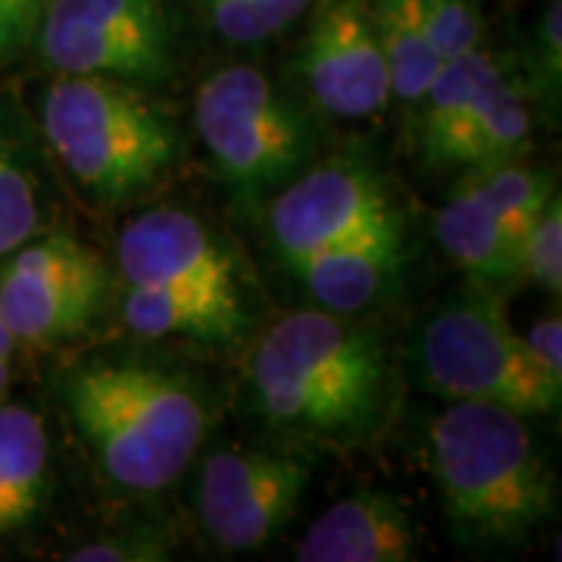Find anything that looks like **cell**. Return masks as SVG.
<instances>
[{
	"instance_id": "25",
	"label": "cell",
	"mask_w": 562,
	"mask_h": 562,
	"mask_svg": "<svg viewBox=\"0 0 562 562\" xmlns=\"http://www.w3.org/2000/svg\"><path fill=\"white\" fill-rule=\"evenodd\" d=\"M519 276L535 281L541 291L560 297L562 291V210L560 201L547 203L541 220L528 232L519 250Z\"/></svg>"
},
{
	"instance_id": "6",
	"label": "cell",
	"mask_w": 562,
	"mask_h": 562,
	"mask_svg": "<svg viewBox=\"0 0 562 562\" xmlns=\"http://www.w3.org/2000/svg\"><path fill=\"white\" fill-rule=\"evenodd\" d=\"M419 362L425 382L450 401H487L522 416L560 406L562 379L531 357L497 303L438 310L422 328Z\"/></svg>"
},
{
	"instance_id": "18",
	"label": "cell",
	"mask_w": 562,
	"mask_h": 562,
	"mask_svg": "<svg viewBox=\"0 0 562 562\" xmlns=\"http://www.w3.org/2000/svg\"><path fill=\"white\" fill-rule=\"evenodd\" d=\"M435 235L443 254L475 279L509 281L519 276L516 254L503 235L497 210L482 188L479 172L472 169L438 210Z\"/></svg>"
},
{
	"instance_id": "17",
	"label": "cell",
	"mask_w": 562,
	"mask_h": 562,
	"mask_svg": "<svg viewBox=\"0 0 562 562\" xmlns=\"http://www.w3.org/2000/svg\"><path fill=\"white\" fill-rule=\"evenodd\" d=\"M50 491V441L35 409L0 403V535L35 522Z\"/></svg>"
},
{
	"instance_id": "16",
	"label": "cell",
	"mask_w": 562,
	"mask_h": 562,
	"mask_svg": "<svg viewBox=\"0 0 562 562\" xmlns=\"http://www.w3.org/2000/svg\"><path fill=\"white\" fill-rule=\"evenodd\" d=\"M122 319L138 338H191L228 344L250 325L247 301H222L198 291H176L157 284H125Z\"/></svg>"
},
{
	"instance_id": "29",
	"label": "cell",
	"mask_w": 562,
	"mask_h": 562,
	"mask_svg": "<svg viewBox=\"0 0 562 562\" xmlns=\"http://www.w3.org/2000/svg\"><path fill=\"white\" fill-rule=\"evenodd\" d=\"M538 60H541V76L553 81V88L560 85L562 66V7L560 0H553L543 13L541 29H538Z\"/></svg>"
},
{
	"instance_id": "3",
	"label": "cell",
	"mask_w": 562,
	"mask_h": 562,
	"mask_svg": "<svg viewBox=\"0 0 562 562\" xmlns=\"http://www.w3.org/2000/svg\"><path fill=\"white\" fill-rule=\"evenodd\" d=\"M431 472L450 519L479 541H522L557 506L522 413L457 401L431 422Z\"/></svg>"
},
{
	"instance_id": "13",
	"label": "cell",
	"mask_w": 562,
	"mask_h": 562,
	"mask_svg": "<svg viewBox=\"0 0 562 562\" xmlns=\"http://www.w3.org/2000/svg\"><path fill=\"white\" fill-rule=\"evenodd\" d=\"M419 553L416 525L401 497L350 494L325 509L297 547L301 562H409Z\"/></svg>"
},
{
	"instance_id": "23",
	"label": "cell",
	"mask_w": 562,
	"mask_h": 562,
	"mask_svg": "<svg viewBox=\"0 0 562 562\" xmlns=\"http://www.w3.org/2000/svg\"><path fill=\"white\" fill-rule=\"evenodd\" d=\"M38 220V191L32 172L0 135V260L35 235Z\"/></svg>"
},
{
	"instance_id": "20",
	"label": "cell",
	"mask_w": 562,
	"mask_h": 562,
	"mask_svg": "<svg viewBox=\"0 0 562 562\" xmlns=\"http://www.w3.org/2000/svg\"><path fill=\"white\" fill-rule=\"evenodd\" d=\"M479 172L482 188L497 210V220L503 225V235L516 254V266H519V250H522L528 232L535 228V222L541 220L547 203L553 201V179L547 169L538 166H525L519 160L494 162L484 169H472Z\"/></svg>"
},
{
	"instance_id": "4",
	"label": "cell",
	"mask_w": 562,
	"mask_h": 562,
	"mask_svg": "<svg viewBox=\"0 0 562 562\" xmlns=\"http://www.w3.org/2000/svg\"><path fill=\"white\" fill-rule=\"evenodd\" d=\"M41 128L63 169L103 203L154 188L179 157V135L138 91L101 76H63L41 98Z\"/></svg>"
},
{
	"instance_id": "21",
	"label": "cell",
	"mask_w": 562,
	"mask_h": 562,
	"mask_svg": "<svg viewBox=\"0 0 562 562\" xmlns=\"http://www.w3.org/2000/svg\"><path fill=\"white\" fill-rule=\"evenodd\" d=\"M528 138H531L528 101L519 91V85L509 76H503L469 135L465 154H462V169H484L494 162L516 160L525 150Z\"/></svg>"
},
{
	"instance_id": "10",
	"label": "cell",
	"mask_w": 562,
	"mask_h": 562,
	"mask_svg": "<svg viewBox=\"0 0 562 562\" xmlns=\"http://www.w3.org/2000/svg\"><path fill=\"white\" fill-rule=\"evenodd\" d=\"M310 484L301 457L269 450H222L203 462L198 516L216 547L260 550L297 513Z\"/></svg>"
},
{
	"instance_id": "26",
	"label": "cell",
	"mask_w": 562,
	"mask_h": 562,
	"mask_svg": "<svg viewBox=\"0 0 562 562\" xmlns=\"http://www.w3.org/2000/svg\"><path fill=\"white\" fill-rule=\"evenodd\" d=\"M72 562H147L169 560V543L160 535H144V531H125L113 538L81 543L72 553H66Z\"/></svg>"
},
{
	"instance_id": "12",
	"label": "cell",
	"mask_w": 562,
	"mask_h": 562,
	"mask_svg": "<svg viewBox=\"0 0 562 562\" xmlns=\"http://www.w3.org/2000/svg\"><path fill=\"white\" fill-rule=\"evenodd\" d=\"M303 79L322 110L366 120L391 101V79L369 0H325L303 44Z\"/></svg>"
},
{
	"instance_id": "28",
	"label": "cell",
	"mask_w": 562,
	"mask_h": 562,
	"mask_svg": "<svg viewBox=\"0 0 562 562\" xmlns=\"http://www.w3.org/2000/svg\"><path fill=\"white\" fill-rule=\"evenodd\" d=\"M525 344L531 350V357L541 362L543 369L550 375L562 379V322L560 316H543L538 319L528 335H525Z\"/></svg>"
},
{
	"instance_id": "5",
	"label": "cell",
	"mask_w": 562,
	"mask_h": 562,
	"mask_svg": "<svg viewBox=\"0 0 562 562\" xmlns=\"http://www.w3.org/2000/svg\"><path fill=\"white\" fill-rule=\"evenodd\" d=\"M194 128L235 191L257 198L301 172L313 125L254 66H225L194 94Z\"/></svg>"
},
{
	"instance_id": "19",
	"label": "cell",
	"mask_w": 562,
	"mask_h": 562,
	"mask_svg": "<svg viewBox=\"0 0 562 562\" xmlns=\"http://www.w3.org/2000/svg\"><path fill=\"white\" fill-rule=\"evenodd\" d=\"M369 7L387 63L391 98L419 103L443 60L422 25L416 0H369Z\"/></svg>"
},
{
	"instance_id": "22",
	"label": "cell",
	"mask_w": 562,
	"mask_h": 562,
	"mask_svg": "<svg viewBox=\"0 0 562 562\" xmlns=\"http://www.w3.org/2000/svg\"><path fill=\"white\" fill-rule=\"evenodd\" d=\"M203 13L222 38L257 44L284 32L310 7V0H201Z\"/></svg>"
},
{
	"instance_id": "8",
	"label": "cell",
	"mask_w": 562,
	"mask_h": 562,
	"mask_svg": "<svg viewBox=\"0 0 562 562\" xmlns=\"http://www.w3.org/2000/svg\"><path fill=\"white\" fill-rule=\"evenodd\" d=\"M103 294L106 266L72 235L29 238L0 266V319L16 344L76 338L98 316Z\"/></svg>"
},
{
	"instance_id": "11",
	"label": "cell",
	"mask_w": 562,
	"mask_h": 562,
	"mask_svg": "<svg viewBox=\"0 0 562 562\" xmlns=\"http://www.w3.org/2000/svg\"><path fill=\"white\" fill-rule=\"evenodd\" d=\"M116 262L125 284H157L244 301L232 250L188 210L154 206L132 216L116 238Z\"/></svg>"
},
{
	"instance_id": "1",
	"label": "cell",
	"mask_w": 562,
	"mask_h": 562,
	"mask_svg": "<svg viewBox=\"0 0 562 562\" xmlns=\"http://www.w3.org/2000/svg\"><path fill=\"white\" fill-rule=\"evenodd\" d=\"M328 310H297L262 331L247 379L279 431L313 441H360L387 409L391 366L382 338Z\"/></svg>"
},
{
	"instance_id": "2",
	"label": "cell",
	"mask_w": 562,
	"mask_h": 562,
	"mask_svg": "<svg viewBox=\"0 0 562 562\" xmlns=\"http://www.w3.org/2000/svg\"><path fill=\"white\" fill-rule=\"evenodd\" d=\"M63 401L103 475L122 491L157 494L176 484L206 438L201 394L154 362H85L66 375Z\"/></svg>"
},
{
	"instance_id": "7",
	"label": "cell",
	"mask_w": 562,
	"mask_h": 562,
	"mask_svg": "<svg viewBox=\"0 0 562 562\" xmlns=\"http://www.w3.org/2000/svg\"><path fill=\"white\" fill-rule=\"evenodd\" d=\"M63 76L157 85L172 76V22L162 0H50L35 32Z\"/></svg>"
},
{
	"instance_id": "27",
	"label": "cell",
	"mask_w": 562,
	"mask_h": 562,
	"mask_svg": "<svg viewBox=\"0 0 562 562\" xmlns=\"http://www.w3.org/2000/svg\"><path fill=\"white\" fill-rule=\"evenodd\" d=\"M47 3L50 0H0V63L20 57L35 41Z\"/></svg>"
},
{
	"instance_id": "14",
	"label": "cell",
	"mask_w": 562,
	"mask_h": 562,
	"mask_svg": "<svg viewBox=\"0 0 562 562\" xmlns=\"http://www.w3.org/2000/svg\"><path fill=\"white\" fill-rule=\"evenodd\" d=\"M403 266V235H369L313 250L288 262L319 310L357 316L397 284Z\"/></svg>"
},
{
	"instance_id": "24",
	"label": "cell",
	"mask_w": 562,
	"mask_h": 562,
	"mask_svg": "<svg viewBox=\"0 0 562 562\" xmlns=\"http://www.w3.org/2000/svg\"><path fill=\"white\" fill-rule=\"evenodd\" d=\"M416 10L443 63L479 47L482 16L469 0H416Z\"/></svg>"
},
{
	"instance_id": "15",
	"label": "cell",
	"mask_w": 562,
	"mask_h": 562,
	"mask_svg": "<svg viewBox=\"0 0 562 562\" xmlns=\"http://www.w3.org/2000/svg\"><path fill=\"white\" fill-rule=\"evenodd\" d=\"M503 66L487 50L475 47L457 60H447L428 91L419 122V147L431 166H462V154L484 103L503 81Z\"/></svg>"
},
{
	"instance_id": "9",
	"label": "cell",
	"mask_w": 562,
	"mask_h": 562,
	"mask_svg": "<svg viewBox=\"0 0 562 562\" xmlns=\"http://www.w3.org/2000/svg\"><path fill=\"white\" fill-rule=\"evenodd\" d=\"M269 235L281 260L294 262L331 244L403 235V222L369 166L331 160L284 184L269 206Z\"/></svg>"
},
{
	"instance_id": "30",
	"label": "cell",
	"mask_w": 562,
	"mask_h": 562,
	"mask_svg": "<svg viewBox=\"0 0 562 562\" xmlns=\"http://www.w3.org/2000/svg\"><path fill=\"white\" fill-rule=\"evenodd\" d=\"M13 350H16V338L10 335V328L0 319V401L7 397L10 382H13Z\"/></svg>"
}]
</instances>
